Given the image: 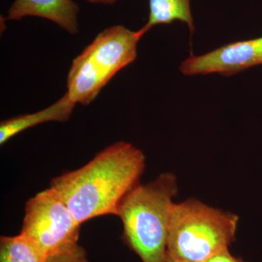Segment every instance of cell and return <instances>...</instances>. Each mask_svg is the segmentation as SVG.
<instances>
[{"label": "cell", "mask_w": 262, "mask_h": 262, "mask_svg": "<svg viewBox=\"0 0 262 262\" xmlns=\"http://www.w3.org/2000/svg\"><path fill=\"white\" fill-rule=\"evenodd\" d=\"M91 4L113 5L119 0H84Z\"/></svg>", "instance_id": "13"}, {"label": "cell", "mask_w": 262, "mask_h": 262, "mask_svg": "<svg viewBox=\"0 0 262 262\" xmlns=\"http://www.w3.org/2000/svg\"><path fill=\"white\" fill-rule=\"evenodd\" d=\"M145 166L141 150L118 141L83 166L54 177L49 187L59 194L82 225L103 215H116L120 202L139 184Z\"/></svg>", "instance_id": "1"}, {"label": "cell", "mask_w": 262, "mask_h": 262, "mask_svg": "<svg viewBox=\"0 0 262 262\" xmlns=\"http://www.w3.org/2000/svg\"><path fill=\"white\" fill-rule=\"evenodd\" d=\"M48 262H90L87 253L81 246L69 252L56 255L48 258Z\"/></svg>", "instance_id": "11"}, {"label": "cell", "mask_w": 262, "mask_h": 262, "mask_svg": "<svg viewBox=\"0 0 262 262\" xmlns=\"http://www.w3.org/2000/svg\"><path fill=\"white\" fill-rule=\"evenodd\" d=\"M146 33L122 25L105 29L72 61L67 94L77 104L87 106L122 69L137 58V46Z\"/></svg>", "instance_id": "4"}, {"label": "cell", "mask_w": 262, "mask_h": 262, "mask_svg": "<svg viewBox=\"0 0 262 262\" xmlns=\"http://www.w3.org/2000/svg\"><path fill=\"white\" fill-rule=\"evenodd\" d=\"M80 7L73 0H15L6 20H20L34 16L48 19L71 34L79 32Z\"/></svg>", "instance_id": "7"}, {"label": "cell", "mask_w": 262, "mask_h": 262, "mask_svg": "<svg viewBox=\"0 0 262 262\" xmlns=\"http://www.w3.org/2000/svg\"><path fill=\"white\" fill-rule=\"evenodd\" d=\"M257 65H262V37L230 43L202 56L192 54L182 62L180 70L188 76H232Z\"/></svg>", "instance_id": "6"}, {"label": "cell", "mask_w": 262, "mask_h": 262, "mask_svg": "<svg viewBox=\"0 0 262 262\" xmlns=\"http://www.w3.org/2000/svg\"><path fill=\"white\" fill-rule=\"evenodd\" d=\"M238 216L195 199L174 203L165 262H206L235 241Z\"/></svg>", "instance_id": "3"}, {"label": "cell", "mask_w": 262, "mask_h": 262, "mask_svg": "<svg viewBox=\"0 0 262 262\" xmlns=\"http://www.w3.org/2000/svg\"><path fill=\"white\" fill-rule=\"evenodd\" d=\"M76 103L66 93L56 103L37 112L10 117L0 123V144L4 145L12 138L28 129L47 122H67L73 113Z\"/></svg>", "instance_id": "8"}, {"label": "cell", "mask_w": 262, "mask_h": 262, "mask_svg": "<svg viewBox=\"0 0 262 262\" xmlns=\"http://www.w3.org/2000/svg\"><path fill=\"white\" fill-rule=\"evenodd\" d=\"M178 193L173 173L160 174L146 184L139 183L117 208L123 239L142 262H165L173 199Z\"/></svg>", "instance_id": "2"}, {"label": "cell", "mask_w": 262, "mask_h": 262, "mask_svg": "<svg viewBox=\"0 0 262 262\" xmlns=\"http://www.w3.org/2000/svg\"><path fill=\"white\" fill-rule=\"evenodd\" d=\"M206 262H246L243 258L234 257L229 252L228 248L217 253Z\"/></svg>", "instance_id": "12"}, {"label": "cell", "mask_w": 262, "mask_h": 262, "mask_svg": "<svg viewBox=\"0 0 262 262\" xmlns=\"http://www.w3.org/2000/svg\"><path fill=\"white\" fill-rule=\"evenodd\" d=\"M190 3L191 0H149V18L143 28L148 32L155 26L179 20L187 24L192 34L194 26Z\"/></svg>", "instance_id": "9"}, {"label": "cell", "mask_w": 262, "mask_h": 262, "mask_svg": "<svg viewBox=\"0 0 262 262\" xmlns=\"http://www.w3.org/2000/svg\"><path fill=\"white\" fill-rule=\"evenodd\" d=\"M80 227L59 194L48 187L26 203L20 234L49 258L80 246Z\"/></svg>", "instance_id": "5"}, {"label": "cell", "mask_w": 262, "mask_h": 262, "mask_svg": "<svg viewBox=\"0 0 262 262\" xmlns=\"http://www.w3.org/2000/svg\"><path fill=\"white\" fill-rule=\"evenodd\" d=\"M48 258L25 236H2L0 262H48Z\"/></svg>", "instance_id": "10"}]
</instances>
